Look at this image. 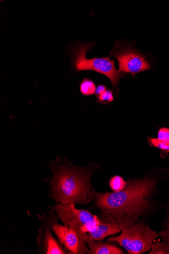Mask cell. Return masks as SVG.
I'll list each match as a JSON object with an SVG mask.
<instances>
[{"label": "cell", "instance_id": "1", "mask_svg": "<svg viewBox=\"0 0 169 254\" xmlns=\"http://www.w3.org/2000/svg\"><path fill=\"white\" fill-rule=\"evenodd\" d=\"M155 184L152 179L134 181L122 191L96 194V204L105 214L113 216L119 225L133 223L147 209L149 198Z\"/></svg>", "mask_w": 169, "mask_h": 254}, {"label": "cell", "instance_id": "2", "mask_svg": "<svg viewBox=\"0 0 169 254\" xmlns=\"http://www.w3.org/2000/svg\"><path fill=\"white\" fill-rule=\"evenodd\" d=\"M53 196L61 204L88 202L90 193L89 180L74 168L61 167L53 179Z\"/></svg>", "mask_w": 169, "mask_h": 254}, {"label": "cell", "instance_id": "3", "mask_svg": "<svg viewBox=\"0 0 169 254\" xmlns=\"http://www.w3.org/2000/svg\"><path fill=\"white\" fill-rule=\"evenodd\" d=\"M95 43L85 42L75 46L70 54L71 67L77 72L94 71L108 77L111 81L113 88L117 94L118 84L123 74L116 70L115 60H111V57L88 59L86 55Z\"/></svg>", "mask_w": 169, "mask_h": 254}, {"label": "cell", "instance_id": "4", "mask_svg": "<svg viewBox=\"0 0 169 254\" xmlns=\"http://www.w3.org/2000/svg\"><path fill=\"white\" fill-rule=\"evenodd\" d=\"M122 234L108 240L118 243L130 254L149 251L159 234L143 223L119 225Z\"/></svg>", "mask_w": 169, "mask_h": 254}, {"label": "cell", "instance_id": "5", "mask_svg": "<svg viewBox=\"0 0 169 254\" xmlns=\"http://www.w3.org/2000/svg\"><path fill=\"white\" fill-rule=\"evenodd\" d=\"M50 208L56 211L66 225L74 230L86 243L92 240L90 233L101 224V219L89 211L76 209L75 203L56 204Z\"/></svg>", "mask_w": 169, "mask_h": 254}, {"label": "cell", "instance_id": "6", "mask_svg": "<svg viewBox=\"0 0 169 254\" xmlns=\"http://www.w3.org/2000/svg\"><path fill=\"white\" fill-rule=\"evenodd\" d=\"M111 57L115 58L118 62L120 73H130L132 76L140 72L150 70L151 65L148 59L133 46L121 40L114 43L110 52Z\"/></svg>", "mask_w": 169, "mask_h": 254}, {"label": "cell", "instance_id": "7", "mask_svg": "<svg viewBox=\"0 0 169 254\" xmlns=\"http://www.w3.org/2000/svg\"><path fill=\"white\" fill-rule=\"evenodd\" d=\"M53 230L60 242L74 254H84L88 251L85 242L80 238L75 231L67 226L58 224L53 225Z\"/></svg>", "mask_w": 169, "mask_h": 254}, {"label": "cell", "instance_id": "8", "mask_svg": "<svg viewBox=\"0 0 169 254\" xmlns=\"http://www.w3.org/2000/svg\"><path fill=\"white\" fill-rule=\"evenodd\" d=\"M101 219L100 225L89 234L90 238L96 241H102L109 236L118 233L121 231L115 219L110 215Z\"/></svg>", "mask_w": 169, "mask_h": 254}, {"label": "cell", "instance_id": "9", "mask_svg": "<svg viewBox=\"0 0 169 254\" xmlns=\"http://www.w3.org/2000/svg\"><path fill=\"white\" fill-rule=\"evenodd\" d=\"M90 248L88 254H122L123 251L117 247L100 241L91 240L87 243Z\"/></svg>", "mask_w": 169, "mask_h": 254}, {"label": "cell", "instance_id": "10", "mask_svg": "<svg viewBox=\"0 0 169 254\" xmlns=\"http://www.w3.org/2000/svg\"><path fill=\"white\" fill-rule=\"evenodd\" d=\"M151 143L155 147L164 151L169 152V129L161 128L157 138H151Z\"/></svg>", "mask_w": 169, "mask_h": 254}, {"label": "cell", "instance_id": "11", "mask_svg": "<svg viewBox=\"0 0 169 254\" xmlns=\"http://www.w3.org/2000/svg\"><path fill=\"white\" fill-rule=\"evenodd\" d=\"M45 247L46 254H64V251L62 250L58 244L53 237L49 231L47 232L45 235Z\"/></svg>", "mask_w": 169, "mask_h": 254}, {"label": "cell", "instance_id": "12", "mask_svg": "<svg viewBox=\"0 0 169 254\" xmlns=\"http://www.w3.org/2000/svg\"><path fill=\"white\" fill-rule=\"evenodd\" d=\"M96 86L95 82L88 78H85L80 85L81 94L85 96L95 95Z\"/></svg>", "mask_w": 169, "mask_h": 254}, {"label": "cell", "instance_id": "13", "mask_svg": "<svg viewBox=\"0 0 169 254\" xmlns=\"http://www.w3.org/2000/svg\"><path fill=\"white\" fill-rule=\"evenodd\" d=\"M110 186L114 192L123 190L126 186V183L121 177L115 176L110 181Z\"/></svg>", "mask_w": 169, "mask_h": 254}, {"label": "cell", "instance_id": "14", "mask_svg": "<svg viewBox=\"0 0 169 254\" xmlns=\"http://www.w3.org/2000/svg\"><path fill=\"white\" fill-rule=\"evenodd\" d=\"M151 251L149 254H169V244L167 243L157 242L153 244L151 247Z\"/></svg>", "mask_w": 169, "mask_h": 254}, {"label": "cell", "instance_id": "15", "mask_svg": "<svg viewBox=\"0 0 169 254\" xmlns=\"http://www.w3.org/2000/svg\"><path fill=\"white\" fill-rule=\"evenodd\" d=\"M96 98L98 103L101 104H108L114 100L113 91L110 89H107L103 94Z\"/></svg>", "mask_w": 169, "mask_h": 254}, {"label": "cell", "instance_id": "16", "mask_svg": "<svg viewBox=\"0 0 169 254\" xmlns=\"http://www.w3.org/2000/svg\"><path fill=\"white\" fill-rule=\"evenodd\" d=\"M161 235L165 241H167V242L166 243H168L169 242V222L167 226L166 229L161 233Z\"/></svg>", "mask_w": 169, "mask_h": 254}, {"label": "cell", "instance_id": "17", "mask_svg": "<svg viewBox=\"0 0 169 254\" xmlns=\"http://www.w3.org/2000/svg\"><path fill=\"white\" fill-rule=\"evenodd\" d=\"M107 89V87L104 85H99L96 87V96H100Z\"/></svg>", "mask_w": 169, "mask_h": 254}]
</instances>
